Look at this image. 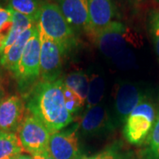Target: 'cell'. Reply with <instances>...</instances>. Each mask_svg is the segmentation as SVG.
I'll return each mask as SVG.
<instances>
[{"label":"cell","mask_w":159,"mask_h":159,"mask_svg":"<svg viewBox=\"0 0 159 159\" xmlns=\"http://www.w3.org/2000/svg\"><path fill=\"white\" fill-rule=\"evenodd\" d=\"M79 123L80 130L86 136L108 134L117 127L108 110L100 104L87 109Z\"/></svg>","instance_id":"10"},{"label":"cell","mask_w":159,"mask_h":159,"mask_svg":"<svg viewBox=\"0 0 159 159\" xmlns=\"http://www.w3.org/2000/svg\"><path fill=\"white\" fill-rule=\"evenodd\" d=\"M43 3V0H8V8L37 23Z\"/></svg>","instance_id":"17"},{"label":"cell","mask_w":159,"mask_h":159,"mask_svg":"<svg viewBox=\"0 0 159 159\" xmlns=\"http://www.w3.org/2000/svg\"><path fill=\"white\" fill-rule=\"evenodd\" d=\"M40 43L38 28L24 48L16 74L14 75L22 94L29 93L40 80Z\"/></svg>","instance_id":"4"},{"label":"cell","mask_w":159,"mask_h":159,"mask_svg":"<svg viewBox=\"0 0 159 159\" xmlns=\"http://www.w3.org/2000/svg\"><path fill=\"white\" fill-rule=\"evenodd\" d=\"M36 27H37V24L25 30L22 34L18 37V39L15 41V43L12 45L7 48L1 53L0 65L4 68L11 72V74H13V76L17 73L19 63L20 61L24 48L27 44V43L29 42V40L30 39V37L32 36V34H34Z\"/></svg>","instance_id":"14"},{"label":"cell","mask_w":159,"mask_h":159,"mask_svg":"<svg viewBox=\"0 0 159 159\" xmlns=\"http://www.w3.org/2000/svg\"><path fill=\"white\" fill-rule=\"evenodd\" d=\"M147 98L141 86L130 81H121L114 93V122L116 125L124 124L128 115Z\"/></svg>","instance_id":"8"},{"label":"cell","mask_w":159,"mask_h":159,"mask_svg":"<svg viewBox=\"0 0 159 159\" xmlns=\"http://www.w3.org/2000/svg\"><path fill=\"white\" fill-rule=\"evenodd\" d=\"M157 117L153 102L148 98L143 100L125 119L123 126L125 140L133 145L143 144L153 129Z\"/></svg>","instance_id":"3"},{"label":"cell","mask_w":159,"mask_h":159,"mask_svg":"<svg viewBox=\"0 0 159 159\" xmlns=\"http://www.w3.org/2000/svg\"><path fill=\"white\" fill-rule=\"evenodd\" d=\"M80 123L52 134L49 142L48 151L53 159H81L80 146Z\"/></svg>","instance_id":"7"},{"label":"cell","mask_w":159,"mask_h":159,"mask_svg":"<svg viewBox=\"0 0 159 159\" xmlns=\"http://www.w3.org/2000/svg\"><path fill=\"white\" fill-rule=\"evenodd\" d=\"M81 159H129V154L123 150L120 142H115L102 151Z\"/></svg>","instance_id":"21"},{"label":"cell","mask_w":159,"mask_h":159,"mask_svg":"<svg viewBox=\"0 0 159 159\" xmlns=\"http://www.w3.org/2000/svg\"><path fill=\"white\" fill-rule=\"evenodd\" d=\"M157 2H158V3H159V0H157Z\"/></svg>","instance_id":"30"},{"label":"cell","mask_w":159,"mask_h":159,"mask_svg":"<svg viewBox=\"0 0 159 159\" xmlns=\"http://www.w3.org/2000/svg\"><path fill=\"white\" fill-rule=\"evenodd\" d=\"M111 60L113 63L114 66H116L118 68L126 70L134 67V66L135 65L136 58L134 52L127 47L113 56L111 58Z\"/></svg>","instance_id":"23"},{"label":"cell","mask_w":159,"mask_h":159,"mask_svg":"<svg viewBox=\"0 0 159 159\" xmlns=\"http://www.w3.org/2000/svg\"><path fill=\"white\" fill-rule=\"evenodd\" d=\"M148 29L154 49L159 59V9L153 10L148 17Z\"/></svg>","instance_id":"25"},{"label":"cell","mask_w":159,"mask_h":159,"mask_svg":"<svg viewBox=\"0 0 159 159\" xmlns=\"http://www.w3.org/2000/svg\"><path fill=\"white\" fill-rule=\"evenodd\" d=\"M36 24L37 23L34 22L30 18L27 17L21 13L12 11V25H11V31L8 35V38L6 40L3 51L15 43V41L18 39V37L22 34L25 30H27Z\"/></svg>","instance_id":"18"},{"label":"cell","mask_w":159,"mask_h":159,"mask_svg":"<svg viewBox=\"0 0 159 159\" xmlns=\"http://www.w3.org/2000/svg\"><path fill=\"white\" fill-rule=\"evenodd\" d=\"M142 159H159V112L153 129L145 141Z\"/></svg>","instance_id":"20"},{"label":"cell","mask_w":159,"mask_h":159,"mask_svg":"<svg viewBox=\"0 0 159 159\" xmlns=\"http://www.w3.org/2000/svg\"><path fill=\"white\" fill-rule=\"evenodd\" d=\"M15 159H20V156H19V157H18L17 158H15Z\"/></svg>","instance_id":"29"},{"label":"cell","mask_w":159,"mask_h":159,"mask_svg":"<svg viewBox=\"0 0 159 159\" xmlns=\"http://www.w3.org/2000/svg\"><path fill=\"white\" fill-rule=\"evenodd\" d=\"M37 28L60 47L65 56L73 52L78 46L76 32L55 3L43 1L37 20Z\"/></svg>","instance_id":"2"},{"label":"cell","mask_w":159,"mask_h":159,"mask_svg":"<svg viewBox=\"0 0 159 159\" xmlns=\"http://www.w3.org/2000/svg\"><path fill=\"white\" fill-rule=\"evenodd\" d=\"M88 6L92 37L113 22L116 8L112 0H88Z\"/></svg>","instance_id":"13"},{"label":"cell","mask_w":159,"mask_h":159,"mask_svg":"<svg viewBox=\"0 0 159 159\" xmlns=\"http://www.w3.org/2000/svg\"><path fill=\"white\" fill-rule=\"evenodd\" d=\"M17 134L23 149L31 156L48 151L51 134L34 115H26Z\"/></svg>","instance_id":"5"},{"label":"cell","mask_w":159,"mask_h":159,"mask_svg":"<svg viewBox=\"0 0 159 159\" xmlns=\"http://www.w3.org/2000/svg\"><path fill=\"white\" fill-rule=\"evenodd\" d=\"M12 25V10L0 6V54L3 52L5 44Z\"/></svg>","instance_id":"22"},{"label":"cell","mask_w":159,"mask_h":159,"mask_svg":"<svg viewBox=\"0 0 159 159\" xmlns=\"http://www.w3.org/2000/svg\"><path fill=\"white\" fill-rule=\"evenodd\" d=\"M38 32L41 43L40 80L55 81L60 80L65 54L60 47L46 36L39 29Z\"/></svg>","instance_id":"6"},{"label":"cell","mask_w":159,"mask_h":159,"mask_svg":"<svg viewBox=\"0 0 159 159\" xmlns=\"http://www.w3.org/2000/svg\"><path fill=\"white\" fill-rule=\"evenodd\" d=\"M6 95V90H5V86H4V81H3V77L0 73V101L5 97Z\"/></svg>","instance_id":"26"},{"label":"cell","mask_w":159,"mask_h":159,"mask_svg":"<svg viewBox=\"0 0 159 159\" xmlns=\"http://www.w3.org/2000/svg\"><path fill=\"white\" fill-rule=\"evenodd\" d=\"M64 84L76 93L80 99L86 103L89 93V77L82 71H74L68 74L64 79Z\"/></svg>","instance_id":"16"},{"label":"cell","mask_w":159,"mask_h":159,"mask_svg":"<svg viewBox=\"0 0 159 159\" xmlns=\"http://www.w3.org/2000/svg\"><path fill=\"white\" fill-rule=\"evenodd\" d=\"M29 112L45 125L51 134L67 127L74 116L66 109L64 96V81H42L24 96Z\"/></svg>","instance_id":"1"},{"label":"cell","mask_w":159,"mask_h":159,"mask_svg":"<svg viewBox=\"0 0 159 159\" xmlns=\"http://www.w3.org/2000/svg\"><path fill=\"white\" fill-rule=\"evenodd\" d=\"M34 159H53L51 157L49 151L44 152V153L40 154V155H35V156H32Z\"/></svg>","instance_id":"27"},{"label":"cell","mask_w":159,"mask_h":159,"mask_svg":"<svg viewBox=\"0 0 159 159\" xmlns=\"http://www.w3.org/2000/svg\"><path fill=\"white\" fill-rule=\"evenodd\" d=\"M64 96H65V102L66 109L73 116L74 114L78 113L85 106V102L80 99V97L65 84H64Z\"/></svg>","instance_id":"24"},{"label":"cell","mask_w":159,"mask_h":159,"mask_svg":"<svg viewBox=\"0 0 159 159\" xmlns=\"http://www.w3.org/2000/svg\"><path fill=\"white\" fill-rule=\"evenodd\" d=\"M26 103L17 95L4 97L0 101V132L17 133L26 117Z\"/></svg>","instance_id":"11"},{"label":"cell","mask_w":159,"mask_h":159,"mask_svg":"<svg viewBox=\"0 0 159 159\" xmlns=\"http://www.w3.org/2000/svg\"><path fill=\"white\" fill-rule=\"evenodd\" d=\"M131 1H132V3H133L134 5L139 6V5H142V3H144L146 0H131Z\"/></svg>","instance_id":"28"},{"label":"cell","mask_w":159,"mask_h":159,"mask_svg":"<svg viewBox=\"0 0 159 159\" xmlns=\"http://www.w3.org/2000/svg\"><path fill=\"white\" fill-rule=\"evenodd\" d=\"M57 5L76 34L85 33L90 36L88 0H57Z\"/></svg>","instance_id":"12"},{"label":"cell","mask_w":159,"mask_h":159,"mask_svg":"<svg viewBox=\"0 0 159 159\" xmlns=\"http://www.w3.org/2000/svg\"><path fill=\"white\" fill-rule=\"evenodd\" d=\"M103 56L111 59L127 48V29L123 23L113 21L91 37Z\"/></svg>","instance_id":"9"},{"label":"cell","mask_w":159,"mask_h":159,"mask_svg":"<svg viewBox=\"0 0 159 159\" xmlns=\"http://www.w3.org/2000/svg\"><path fill=\"white\" fill-rule=\"evenodd\" d=\"M104 89L105 82L103 78L98 74H92L89 78V93L86 99V110L100 104L104 96Z\"/></svg>","instance_id":"19"},{"label":"cell","mask_w":159,"mask_h":159,"mask_svg":"<svg viewBox=\"0 0 159 159\" xmlns=\"http://www.w3.org/2000/svg\"><path fill=\"white\" fill-rule=\"evenodd\" d=\"M24 150L15 133L0 132V159H15Z\"/></svg>","instance_id":"15"}]
</instances>
